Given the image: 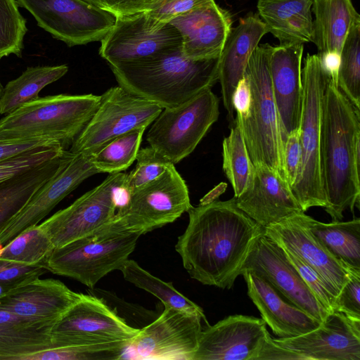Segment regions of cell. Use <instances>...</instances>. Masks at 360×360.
Instances as JSON below:
<instances>
[{
  "mask_svg": "<svg viewBox=\"0 0 360 360\" xmlns=\"http://www.w3.org/2000/svg\"><path fill=\"white\" fill-rule=\"evenodd\" d=\"M54 246L39 226H31L0 247V258L27 265H43Z\"/></svg>",
  "mask_w": 360,
  "mask_h": 360,
  "instance_id": "cell-35",
  "label": "cell"
},
{
  "mask_svg": "<svg viewBox=\"0 0 360 360\" xmlns=\"http://www.w3.org/2000/svg\"><path fill=\"white\" fill-rule=\"evenodd\" d=\"M175 250L191 278L203 285L233 288L256 240L264 233L235 198L192 207Z\"/></svg>",
  "mask_w": 360,
  "mask_h": 360,
  "instance_id": "cell-1",
  "label": "cell"
},
{
  "mask_svg": "<svg viewBox=\"0 0 360 360\" xmlns=\"http://www.w3.org/2000/svg\"><path fill=\"white\" fill-rule=\"evenodd\" d=\"M126 175L110 174L98 186L39 224L54 248L87 236L112 221L123 198Z\"/></svg>",
  "mask_w": 360,
  "mask_h": 360,
  "instance_id": "cell-10",
  "label": "cell"
},
{
  "mask_svg": "<svg viewBox=\"0 0 360 360\" xmlns=\"http://www.w3.org/2000/svg\"><path fill=\"white\" fill-rule=\"evenodd\" d=\"M136 160L135 167L127 174L123 184L129 193L158 178L172 164L150 146L139 149Z\"/></svg>",
  "mask_w": 360,
  "mask_h": 360,
  "instance_id": "cell-40",
  "label": "cell"
},
{
  "mask_svg": "<svg viewBox=\"0 0 360 360\" xmlns=\"http://www.w3.org/2000/svg\"><path fill=\"white\" fill-rule=\"evenodd\" d=\"M198 314L167 306L151 323L139 329L120 359L193 360L202 330Z\"/></svg>",
  "mask_w": 360,
  "mask_h": 360,
  "instance_id": "cell-13",
  "label": "cell"
},
{
  "mask_svg": "<svg viewBox=\"0 0 360 360\" xmlns=\"http://www.w3.org/2000/svg\"><path fill=\"white\" fill-rule=\"evenodd\" d=\"M140 236L122 229L112 221L87 236L54 248L44 267L54 274L94 288L108 274L121 269Z\"/></svg>",
  "mask_w": 360,
  "mask_h": 360,
  "instance_id": "cell-7",
  "label": "cell"
},
{
  "mask_svg": "<svg viewBox=\"0 0 360 360\" xmlns=\"http://www.w3.org/2000/svg\"><path fill=\"white\" fill-rule=\"evenodd\" d=\"M100 56L109 65L147 59L181 45L178 30L148 12L117 17L101 41Z\"/></svg>",
  "mask_w": 360,
  "mask_h": 360,
  "instance_id": "cell-14",
  "label": "cell"
},
{
  "mask_svg": "<svg viewBox=\"0 0 360 360\" xmlns=\"http://www.w3.org/2000/svg\"><path fill=\"white\" fill-rule=\"evenodd\" d=\"M214 0H159L149 14L155 19L169 22L175 17Z\"/></svg>",
  "mask_w": 360,
  "mask_h": 360,
  "instance_id": "cell-45",
  "label": "cell"
},
{
  "mask_svg": "<svg viewBox=\"0 0 360 360\" xmlns=\"http://www.w3.org/2000/svg\"><path fill=\"white\" fill-rule=\"evenodd\" d=\"M251 102V92L248 79L243 75L238 82L233 94L232 103L236 115L245 117L250 109Z\"/></svg>",
  "mask_w": 360,
  "mask_h": 360,
  "instance_id": "cell-50",
  "label": "cell"
},
{
  "mask_svg": "<svg viewBox=\"0 0 360 360\" xmlns=\"http://www.w3.org/2000/svg\"><path fill=\"white\" fill-rule=\"evenodd\" d=\"M192 207L188 186L172 164L158 178L131 192L112 221L141 236L172 223Z\"/></svg>",
  "mask_w": 360,
  "mask_h": 360,
  "instance_id": "cell-9",
  "label": "cell"
},
{
  "mask_svg": "<svg viewBox=\"0 0 360 360\" xmlns=\"http://www.w3.org/2000/svg\"><path fill=\"white\" fill-rule=\"evenodd\" d=\"M301 161L299 129L290 132L284 144V165L286 181L290 188L297 179Z\"/></svg>",
  "mask_w": 360,
  "mask_h": 360,
  "instance_id": "cell-46",
  "label": "cell"
},
{
  "mask_svg": "<svg viewBox=\"0 0 360 360\" xmlns=\"http://www.w3.org/2000/svg\"><path fill=\"white\" fill-rule=\"evenodd\" d=\"M262 319L236 314L202 328L193 360H256L269 333Z\"/></svg>",
  "mask_w": 360,
  "mask_h": 360,
  "instance_id": "cell-17",
  "label": "cell"
},
{
  "mask_svg": "<svg viewBox=\"0 0 360 360\" xmlns=\"http://www.w3.org/2000/svg\"><path fill=\"white\" fill-rule=\"evenodd\" d=\"M159 0H99L100 6L116 18L152 11Z\"/></svg>",
  "mask_w": 360,
  "mask_h": 360,
  "instance_id": "cell-47",
  "label": "cell"
},
{
  "mask_svg": "<svg viewBox=\"0 0 360 360\" xmlns=\"http://www.w3.org/2000/svg\"><path fill=\"white\" fill-rule=\"evenodd\" d=\"M139 329L127 323L102 300L82 294L51 329L53 347L130 341Z\"/></svg>",
  "mask_w": 360,
  "mask_h": 360,
  "instance_id": "cell-15",
  "label": "cell"
},
{
  "mask_svg": "<svg viewBox=\"0 0 360 360\" xmlns=\"http://www.w3.org/2000/svg\"><path fill=\"white\" fill-rule=\"evenodd\" d=\"M243 271L255 272L290 303L320 322H323L330 314L314 296L296 269L286 258L282 248L264 234L254 244L242 272Z\"/></svg>",
  "mask_w": 360,
  "mask_h": 360,
  "instance_id": "cell-16",
  "label": "cell"
},
{
  "mask_svg": "<svg viewBox=\"0 0 360 360\" xmlns=\"http://www.w3.org/2000/svg\"><path fill=\"white\" fill-rule=\"evenodd\" d=\"M100 99L92 94L39 98L0 120V139L49 140L65 149L90 121Z\"/></svg>",
  "mask_w": 360,
  "mask_h": 360,
  "instance_id": "cell-4",
  "label": "cell"
},
{
  "mask_svg": "<svg viewBox=\"0 0 360 360\" xmlns=\"http://www.w3.org/2000/svg\"><path fill=\"white\" fill-rule=\"evenodd\" d=\"M359 294L360 274H352L336 297V311L352 321H360Z\"/></svg>",
  "mask_w": 360,
  "mask_h": 360,
  "instance_id": "cell-44",
  "label": "cell"
},
{
  "mask_svg": "<svg viewBox=\"0 0 360 360\" xmlns=\"http://www.w3.org/2000/svg\"><path fill=\"white\" fill-rule=\"evenodd\" d=\"M47 271L43 265H27L0 258V297Z\"/></svg>",
  "mask_w": 360,
  "mask_h": 360,
  "instance_id": "cell-43",
  "label": "cell"
},
{
  "mask_svg": "<svg viewBox=\"0 0 360 360\" xmlns=\"http://www.w3.org/2000/svg\"><path fill=\"white\" fill-rule=\"evenodd\" d=\"M129 342L53 347L24 356L20 360H120Z\"/></svg>",
  "mask_w": 360,
  "mask_h": 360,
  "instance_id": "cell-37",
  "label": "cell"
},
{
  "mask_svg": "<svg viewBox=\"0 0 360 360\" xmlns=\"http://www.w3.org/2000/svg\"><path fill=\"white\" fill-rule=\"evenodd\" d=\"M273 47L269 44L258 45L252 53L244 73L250 84V106L245 117H236L252 164H265L286 181L285 141L269 72Z\"/></svg>",
  "mask_w": 360,
  "mask_h": 360,
  "instance_id": "cell-5",
  "label": "cell"
},
{
  "mask_svg": "<svg viewBox=\"0 0 360 360\" xmlns=\"http://www.w3.org/2000/svg\"><path fill=\"white\" fill-rule=\"evenodd\" d=\"M65 150L59 143H53L1 160L0 182L41 165L61 155Z\"/></svg>",
  "mask_w": 360,
  "mask_h": 360,
  "instance_id": "cell-41",
  "label": "cell"
},
{
  "mask_svg": "<svg viewBox=\"0 0 360 360\" xmlns=\"http://www.w3.org/2000/svg\"><path fill=\"white\" fill-rule=\"evenodd\" d=\"M169 23L181 35L184 55L197 60L219 57L232 18L214 1L175 17Z\"/></svg>",
  "mask_w": 360,
  "mask_h": 360,
  "instance_id": "cell-22",
  "label": "cell"
},
{
  "mask_svg": "<svg viewBox=\"0 0 360 360\" xmlns=\"http://www.w3.org/2000/svg\"><path fill=\"white\" fill-rule=\"evenodd\" d=\"M359 110L330 78L322 100L320 153L324 209L332 221L359 208Z\"/></svg>",
  "mask_w": 360,
  "mask_h": 360,
  "instance_id": "cell-2",
  "label": "cell"
},
{
  "mask_svg": "<svg viewBox=\"0 0 360 360\" xmlns=\"http://www.w3.org/2000/svg\"><path fill=\"white\" fill-rule=\"evenodd\" d=\"M74 155L65 150L41 165L0 182V234L34 193Z\"/></svg>",
  "mask_w": 360,
  "mask_h": 360,
  "instance_id": "cell-29",
  "label": "cell"
},
{
  "mask_svg": "<svg viewBox=\"0 0 360 360\" xmlns=\"http://www.w3.org/2000/svg\"><path fill=\"white\" fill-rule=\"evenodd\" d=\"M262 359L304 360L301 355L276 344L269 333H267L256 358V360Z\"/></svg>",
  "mask_w": 360,
  "mask_h": 360,
  "instance_id": "cell-49",
  "label": "cell"
},
{
  "mask_svg": "<svg viewBox=\"0 0 360 360\" xmlns=\"http://www.w3.org/2000/svg\"><path fill=\"white\" fill-rule=\"evenodd\" d=\"M219 115V99L211 89L183 103L164 108L151 123L146 141L172 164L189 155Z\"/></svg>",
  "mask_w": 360,
  "mask_h": 360,
  "instance_id": "cell-8",
  "label": "cell"
},
{
  "mask_svg": "<svg viewBox=\"0 0 360 360\" xmlns=\"http://www.w3.org/2000/svg\"><path fill=\"white\" fill-rule=\"evenodd\" d=\"M337 85L360 110V23L352 27L342 47Z\"/></svg>",
  "mask_w": 360,
  "mask_h": 360,
  "instance_id": "cell-36",
  "label": "cell"
},
{
  "mask_svg": "<svg viewBox=\"0 0 360 360\" xmlns=\"http://www.w3.org/2000/svg\"><path fill=\"white\" fill-rule=\"evenodd\" d=\"M301 213L264 228V235L278 245L299 256L332 288L337 296L352 274L314 236L304 222Z\"/></svg>",
  "mask_w": 360,
  "mask_h": 360,
  "instance_id": "cell-21",
  "label": "cell"
},
{
  "mask_svg": "<svg viewBox=\"0 0 360 360\" xmlns=\"http://www.w3.org/2000/svg\"><path fill=\"white\" fill-rule=\"evenodd\" d=\"M27 32L16 0H0V58L10 54L21 57Z\"/></svg>",
  "mask_w": 360,
  "mask_h": 360,
  "instance_id": "cell-38",
  "label": "cell"
},
{
  "mask_svg": "<svg viewBox=\"0 0 360 360\" xmlns=\"http://www.w3.org/2000/svg\"><path fill=\"white\" fill-rule=\"evenodd\" d=\"M273 339L304 360H360V321H352L337 311L330 313L310 332Z\"/></svg>",
  "mask_w": 360,
  "mask_h": 360,
  "instance_id": "cell-19",
  "label": "cell"
},
{
  "mask_svg": "<svg viewBox=\"0 0 360 360\" xmlns=\"http://www.w3.org/2000/svg\"><path fill=\"white\" fill-rule=\"evenodd\" d=\"M311 40L321 57L340 56L352 27L360 23V15L352 0H312Z\"/></svg>",
  "mask_w": 360,
  "mask_h": 360,
  "instance_id": "cell-28",
  "label": "cell"
},
{
  "mask_svg": "<svg viewBox=\"0 0 360 360\" xmlns=\"http://www.w3.org/2000/svg\"><path fill=\"white\" fill-rule=\"evenodd\" d=\"M0 59H1V58H0Z\"/></svg>",
  "mask_w": 360,
  "mask_h": 360,
  "instance_id": "cell-53",
  "label": "cell"
},
{
  "mask_svg": "<svg viewBox=\"0 0 360 360\" xmlns=\"http://www.w3.org/2000/svg\"><path fill=\"white\" fill-rule=\"evenodd\" d=\"M235 199L237 206L264 228L304 212L288 182L262 163L254 165L247 186Z\"/></svg>",
  "mask_w": 360,
  "mask_h": 360,
  "instance_id": "cell-20",
  "label": "cell"
},
{
  "mask_svg": "<svg viewBox=\"0 0 360 360\" xmlns=\"http://www.w3.org/2000/svg\"><path fill=\"white\" fill-rule=\"evenodd\" d=\"M146 128H138L110 140L89 154L99 173H117L127 169L136 160Z\"/></svg>",
  "mask_w": 360,
  "mask_h": 360,
  "instance_id": "cell-33",
  "label": "cell"
},
{
  "mask_svg": "<svg viewBox=\"0 0 360 360\" xmlns=\"http://www.w3.org/2000/svg\"><path fill=\"white\" fill-rule=\"evenodd\" d=\"M330 78L321 57L307 53L301 68V161L291 188L304 212L312 207L327 205L321 165V120L323 96Z\"/></svg>",
  "mask_w": 360,
  "mask_h": 360,
  "instance_id": "cell-6",
  "label": "cell"
},
{
  "mask_svg": "<svg viewBox=\"0 0 360 360\" xmlns=\"http://www.w3.org/2000/svg\"><path fill=\"white\" fill-rule=\"evenodd\" d=\"M304 44L274 46L269 59L271 88L284 141L299 129L302 105L301 65Z\"/></svg>",
  "mask_w": 360,
  "mask_h": 360,
  "instance_id": "cell-23",
  "label": "cell"
},
{
  "mask_svg": "<svg viewBox=\"0 0 360 360\" xmlns=\"http://www.w3.org/2000/svg\"><path fill=\"white\" fill-rule=\"evenodd\" d=\"M281 248L286 258L296 269L318 302L329 313L335 311L337 295L332 288L317 271L304 262L299 256L285 248Z\"/></svg>",
  "mask_w": 360,
  "mask_h": 360,
  "instance_id": "cell-42",
  "label": "cell"
},
{
  "mask_svg": "<svg viewBox=\"0 0 360 360\" xmlns=\"http://www.w3.org/2000/svg\"><path fill=\"white\" fill-rule=\"evenodd\" d=\"M37 25L68 46L101 41L115 25L116 17L84 0H16Z\"/></svg>",
  "mask_w": 360,
  "mask_h": 360,
  "instance_id": "cell-12",
  "label": "cell"
},
{
  "mask_svg": "<svg viewBox=\"0 0 360 360\" xmlns=\"http://www.w3.org/2000/svg\"><path fill=\"white\" fill-rule=\"evenodd\" d=\"M219 58L191 60L181 46L155 56L109 65L118 85L162 109L179 105L218 81Z\"/></svg>",
  "mask_w": 360,
  "mask_h": 360,
  "instance_id": "cell-3",
  "label": "cell"
},
{
  "mask_svg": "<svg viewBox=\"0 0 360 360\" xmlns=\"http://www.w3.org/2000/svg\"><path fill=\"white\" fill-rule=\"evenodd\" d=\"M266 33L265 24L257 15L240 18L238 25L231 27L219 57L218 81L231 124L235 120L232 103L233 91L244 75L252 53Z\"/></svg>",
  "mask_w": 360,
  "mask_h": 360,
  "instance_id": "cell-25",
  "label": "cell"
},
{
  "mask_svg": "<svg viewBox=\"0 0 360 360\" xmlns=\"http://www.w3.org/2000/svg\"><path fill=\"white\" fill-rule=\"evenodd\" d=\"M248 295L262 319L280 338L298 336L318 328L321 322L294 304L286 302L264 278L252 271L241 274Z\"/></svg>",
  "mask_w": 360,
  "mask_h": 360,
  "instance_id": "cell-26",
  "label": "cell"
},
{
  "mask_svg": "<svg viewBox=\"0 0 360 360\" xmlns=\"http://www.w3.org/2000/svg\"><path fill=\"white\" fill-rule=\"evenodd\" d=\"M231 127L229 136L224 139L222 143L223 170L236 198L247 186L254 165L248 155L237 117Z\"/></svg>",
  "mask_w": 360,
  "mask_h": 360,
  "instance_id": "cell-34",
  "label": "cell"
},
{
  "mask_svg": "<svg viewBox=\"0 0 360 360\" xmlns=\"http://www.w3.org/2000/svg\"><path fill=\"white\" fill-rule=\"evenodd\" d=\"M68 71L67 65L28 67L4 87L0 96V114L7 115L37 100L45 86L60 79Z\"/></svg>",
  "mask_w": 360,
  "mask_h": 360,
  "instance_id": "cell-31",
  "label": "cell"
},
{
  "mask_svg": "<svg viewBox=\"0 0 360 360\" xmlns=\"http://www.w3.org/2000/svg\"><path fill=\"white\" fill-rule=\"evenodd\" d=\"M312 0H258L257 10L268 32L281 46L311 40Z\"/></svg>",
  "mask_w": 360,
  "mask_h": 360,
  "instance_id": "cell-27",
  "label": "cell"
},
{
  "mask_svg": "<svg viewBox=\"0 0 360 360\" xmlns=\"http://www.w3.org/2000/svg\"><path fill=\"white\" fill-rule=\"evenodd\" d=\"M0 60H1V59H0ZM3 89H4V86H2L1 80H0V96L3 92Z\"/></svg>",
  "mask_w": 360,
  "mask_h": 360,
  "instance_id": "cell-52",
  "label": "cell"
},
{
  "mask_svg": "<svg viewBox=\"0 0 360 360\" xmlns=\"http://www.w3.org/2000/svg\"><path fill=\"white\" fill-rule=\"evenodd\" d=\"M162 110L119 85L111 87L101 96L97 110L69 150L75 155H89L117 136L146 129Z\"/></svg>",
  "mask_w": 360,
  "mask_h": 360,
  "instance_id": "cell-11",
  "label": "cell"
},
{
  "mask_svg": "<svg viewBox=\"0 0 360 360\" xmlns=\"http://www.w3.org/2000/svg\"><path fill=\"white\" fill-rule=\"evenodd\" d=\"M96 174L99 172L92 164L89 155H75L65 162L0 234V247L27 229L37 225L65 197L85 179Z\"/></svg>",
  "mask_w": 360,
  "mask_h": 360,
  "instance_id": "cell-18",
  "label": "cell"
},
{
  "mask_svg": "<svg viewBox=\"0 0 360 360\" xmlns=\"http://www.w3.org/2000/svg\"><path fill=\"white\" fill-rule=\"evenodd\" d=\"M302 218L314 236L351 271L360 274V219L347 221H319L304 212Z\"/></svg>",
  "mask_w": 360,
  "mask_h": 360,
  "instance_id": "cell-30",
  "label": "cell"
},
{
  "mask_svg": "<svg viewBox=\"0 0 360 360\" xmlns=\"http://www.w3.org/2000/svg\"><path fill=\"white\" fill-rule=\"evenodd\" d=\"M53 143H58L49 140L8 141L0 139V160Z\"/></svg>",
  "mask_w": 360,
  "mask_h": 360,
  "instance_id": "cell-48",
  "label": "cell"
},
{
  "mask_svg": "<svg viewBox=\"0 0 360 360\" xmlns=\"http://www.w3.org/2000/svg\"><path fill=\"white\" fill-rule=\"evenodd\" d=\"M54 278H37L0 297V307L21 317L55 323L80 297Z\"/></svg>",
  "mask_w": 360,
  "mask_h": 360,
  "instance_id": "cell-24",
  "label": "cell"
},
{
  "mask_svg": "<svg viewBox=\"0 0 360 360\" xmlns=\"http://www.w3.org/2000/svg\"><path fill=\"white\" fill-rule=\"evenodd\" d=\"M124 279L158 298L164 306L198 314L207 321L202 309L166 283L152 275L132 259H127L120 269Z\"/></svg>",
  "mask_w": 360,
  "mask_h": 360,
  "instance_id": "cell-32",
  "label": "cell"
},
{
  "mask_svg": "<svg viewBox=\"0 0 360 360\" xmlns=\"http://www.w3.org/2000/svg\"><path fill=\"white\" fill-rule=\"evenodd\" d=\"M84 1H86L90 4H92L94 5L101 7L99 0H84Z\"/></svg>",
  "mask_w": 360,
  "mask_h": 360,
  "instance_id": "cell-51",
  "label": "cell"
},
{
  "mask_svg": "<svg viewBox=\"0 0 360 360\" xmlns=\"http://www.w3.org/2000/svg\"><path fill=\"white\" fill-rule=\"evenodd\" d=\"M53 347L50 333L20 332L0 327V360H20L24 356Z\"/></svg>",
  "mask_w": 360,
  "mask_h": 360,
  "instance_id": "cell-39",
  "label": "cell"
}]
</instances>
